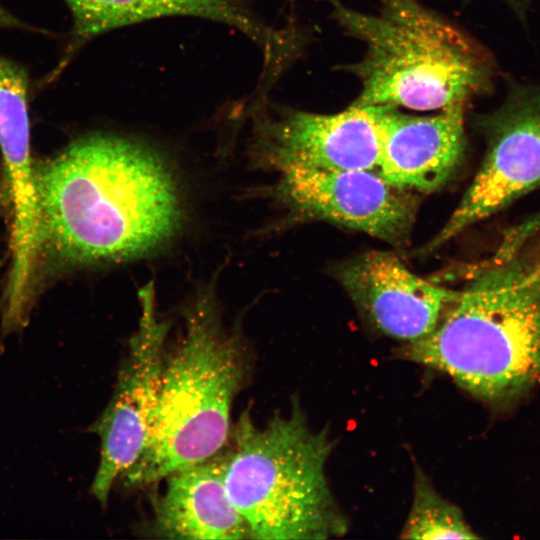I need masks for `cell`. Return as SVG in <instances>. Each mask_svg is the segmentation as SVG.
I'll list each match as a JSON object with an SVG mask.
<instances>
[{
    "mask_svg": "<svg viewBox=\"0 0 540 540\" xmlns=\"http://www.w3.org/2000/svg\"><path fill=\"white\" fill-rule=\"evenodd\" d=\"M415 473L413 502L401 538L406 539H475L463 514L443 498L424 472Z\"/></svg>",
    "mask_w": 540,
    "mask_h": 540,
    "instance_id": "obj_15",
    "label": "cell"
},
{
    "mask_svg": "<svg viewBox=\"0 0 540 540\" xmlns=\"http://www.w3.org/2000/svg\"><path fill=\"white\" fill-rule=\"evenodd\" d=\"M0 28H31L0 6Z\"/></svg>",
    "mask_w": 540,
    "mask_h": 540,
    "instance_id": "obj_17",
    "label": "cell"
},
{
    "mask_svg": "<svg viewBox=\"0 0 540 540\" xmlns=\"http://www.w3.org/2000/svg\"><path fill=\"white\" fill-rule=\"evenodd\" d=\"M28 89L26 69L0 55V150L13 215V265L8 294L14 299L29 294L41 243L35 174L30 157Z\"/></svg>",
    "mask_w": 540,
    "mask_h": 540,
    "instance_id": "obj_13",
    "label": "cell"
},
{
    "mask_svg": "<svg viewBox=\"0 0 540 540\" xmlns=\"http://www.w3.org/2000/svg\"><path fill=\"white\" fill-rule=\"evenodd\" d=\"M540 232V213L530 215L507 229L494 256L503 257L517 249L531 236Z\"/></svg>",
    "mask_w": 540,
    "mask_h": 540,
    "instance_id": "obj_16",
    "label": "cell"
},
{
    "mask_svg": "<svg viewBox=\"0 0 540 540\" xmlns=\"http://www.w3.org/2000/svg\"><path fill=\"white\" fill-rule=\"evenodd\" d=\"M232 433L224 484L251 539H327L346 532L326 475L334 440L328 428L309 426L297 401L264 426L244 411Z\"/></svg>",
    "mask_w": 540,
    "mask_h": 540,
    "instance_id": "obj_4",
    "label": "cell"
},
{
    "mask_svg": "<svg viewBox=\"0 0 540 540\" xmlns=\"http://www.w3.org/2000/svg\"><path fill=\"white\" fill-rule=\"evenodd\" d=\"M338 275L371 324L409 343L435 328L456 294L417 276L398 257L382 251L360 255Z\"/></svg>",
    "mask_w": 540,
    "mask_h": 540,
    "instance_id": "obj_10",
    "label": "cell"
},
{
    "mask_svg": "<svg viewBox=\"0 0 540 540\" xmlns=\"http://www.w3.org/2000/svg\"><path fill=\"white\" fill-rule=\"evenodd\" d=\"M479 125L485 157L431 249L540 188V85L511 83L504 102Z\"/></svg>",
    "mask_w": 540,
    "mask_h": 540,
    "instance_id": "obj_6",
    "label": "cell"
},
{
    "mask_svg": "<svg viewBox=\"0 0 540 540\" xmlns=\"http://www.w3.org/2000/svg\"><path fill=\"white\" fill-rule=\"evenodd\" d=\"M72 15V30L64 57L52 79L88 41L108 31L144 21L189 16L212 20L237 29L263 54L264 64L280 59L292 35L268 25L256 13V0H63Z\"/></svg>",
    "mask_w": 540,
    "mask_h": 540,
    "instance_id": "obj_11",
    "label": "cell"
},
{
    "mask_svg": "<svg viewBox=\"0 0 540 540\" xmlns=\"http://www.w3.org/2000/svg\"><path fill=\"white\" fill-rule=\"evenodd\" d=\"M255 145L279 171L288 167L377 171L375 109L351 103L331 114L295 109L256 115Z\"/></svg>",
    "mask_w": 540,
    "mask_h": 540,
    "instance_id": "obj_9",
    "label": "cell"
},
{
    "mask_svg": "<svg viewBox=\"0 0 540 540\" xmlns=\"http://www.w3.org/2000/svg\"><path fill=\"white\" fill-rule=\"evenodd\" d=\"M280 171V195L298 214L357 229L397 246L407 241L415 220V199L377 172L298 166Z\"/></svg>",
    "mask_w": 540,
    "mask_h": 540,
    "instance_id": "obj_8",
    "label": "cell"
},
{
    "mask_svg": "<svg viewBox=\"0 0 540 540\" xmlns=\"http://www.w3.org/2000/svg\"><path fill=\"white\" fill-rule=\"evenodd\" d=\"M241 341L222 325L208 300L186 315L176 346L166 351L147 445L122 476L146 487L223 451L233 400L246 375Z\"/></svg>",
    "mask_w": 540,
    "mask_h": 540,
    "instance_id": "obj_5",
    "label": "cell"
},
{
    "mask_svg": "<svg viewBox=\"0 0 540 540\" xmlns=\"http://www.w3.org/2000/svg\"><path fill=\"white\" fill-rule=\"evenodd\" d=\"M168 324L155 318L153 301L142 303L137 333L130 339L112 397L90 427L100 439V461L91 486L105 506L113 485L144 451L157 407Z\"/></svg>",
    "mask_w": 540,
    "mask_h": 540,
    "instance_id": "obj_7",
    "label": "cell"
},
{
    "mask_svg": "<svg viewBox=\"0 0 540 540\" xmlns=\"http://www.w3.org/2000/svg\"><path fill=\"white\" fill-rule=\"evenodd\" d=\"M224 453L170 473L154 509L152 532L165 539H251L224 484Z\"/></svg>",
    "mask_w": 540,
    "mask_h": 540,
    "instance_id": "obj_14",
    "label": "cell"
},
{
    "mask_svg": "<svg viewBox=\"0 0 540 540\" xmlns=\"http://www.w3.org/2000/svg\"><path fill=\"white\" fill-rule=\"evenodd\" d=\"M332 4L336 22L364 47L346 67L360 84L353 104L438 111L467 107L488 91L487 52L419 0H378L372 12Z\"/></svg>",
    "mask_w": 540,
    "mask_h": 540,
    "instance_id": "obj_3",
    "label": "cell"
},
{
    "mask_svg": "<svg viewBox=\"0 0 540 540\" xmlns=\"http://www.w3.org/2000/svg\"><path fill=\"white\" fill-rule=\"evenodd\" d=\"M405 356L485 401L532 388L540 380V232L473 268L435 328L410 342Z\"/></svg>",
    "mask_w": 540,
    "mask_h": 540,
    "instance_id": "obj_2",
    "label": "cell"
},
{
    "mask_svg": "<svg viewBox=\"0 0 540 540\" xmlns=\"http://www.w3.org/2000/svg\"><path fill=\"white\" fill-rule=\"evenodd\" d=\"M41 243L66 262L144 256L182 222L177 182L147 144L96 132L72 141L35 174Z\"/></svg>",
    "mask_w": 540,
    "mask_h": 540,
    "instance_id": "obj_1",
    "label": "cell"
},
{
    "mask_svg": "<svg viewBox=\"0 0 540 540\" xmlns=\"http://www.w3.org/2000/svg\"><path fill=\"white\" fill-rule=\"evenodd\" d=\"M372 107L380 142L376 172L405 190L431 192L442 186L464 156L466 107L454 106L427 116Z\"/></svg>",
    "mask_w": 540,
    "mask_h": 540,
    "instance_id": "obj_12",
    "label": "cell"
}]
</instances>
